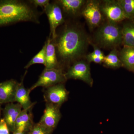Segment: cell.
Listing matches in <instances>:
<instances>
[{"label": "cell", "instance_id": "obj_1", "mask_svg": "<svg viewBox=\"0 0 134 134\" xmlns=\"http://www.w3.org/2000/svg\"><path fill=\"white\" fill-rule=\"evenodd\" d=\"M53 40L59 67L62 69V66H71L79 60L84 53L88 40L77 25L66 24L60 32H56V37Z\"/></svg>", "mask_w": 134, "mask_h": 134}, {"label": "cell", "instance_id": "obj_2", "mask_svg": "<svg viewBox=\"0 0 134 134\" xmlns=\"http://www.w3.org/2000/svg\"><path fill=\"white\" fill-rule=\"evenodd\" d=\"M41 14L29 1L1 0L0 27L23 22L39 24Z\"/></svg>", "mask_w": 134, "mask_h": 134}, {"label": "cell", "instance_id": "obj_3", "mask_svg": "<svg viewBox=\"0 0 134 134\" xmlns=\"http://www.w3.org/2000/svg\"><path fill=\"white\" fill-rule=\"evenodd\" d=\"M96 40L104 48H116L122 43L121 29L115 23L109 21L100 26L96 33Z\"/></svg>", "mask_w": 134, "mask_h": 134}, {"label": "cell", "instance_id": "obj_4", "mask_svg": "<svg viewBox=\"0 0 134 134\" xmlns=\"http://www.w3.org/2000/svg\"><path fill=\"white\" fill-rule=\"evenodd\" d=\"M67 80L65 73L62 69L45 68L38 81L29 90L31 92L37 87L42 86L44 88H47L58 84L63 83Z\"/></svg>", "mask_w": 134, "mask_h": 134}, {"label": "cell", "instance_id": "obj_5", "mask_svg": "<svg viewBox=\"0 0 134 134\" xmlns=\"http://www.w3.org/2000/svg\"><path fill=\"white\" fill-rule=\"evenodd\" d=\"M43 11L48 18L50 25V33L49 37L53 40L56 37L58 26L65 23L63 12L60 7L55 1L50 2Z\"/></svg>", "mask_w": 134, "mask_h": 134}, {"label": "cell", "instance_id": "obj_6", "mask_svg": "<svg viewBox=\"0 0 134 134\" xmlns=\"http://www.w3.org/2000/svg\"><path fill=\"white\" fill-rule=\"evenodd\" d=\"M65 74L67 79H79L85 82L90 86L93 85L90 66L85 61L78 60L73 63L69 67Z\"/></svg>", "mask_w": 134, "mask_h": 134}, {"label": "cell", "instance_id": "obj_7", "mask_svg": "<svg viewBox=\"0 0 134 134\" xmlns=\"http://www.w3.org/2000/svg\"><path fill=\"white\" fill-rule=\"evenodd\" d=\"M44 97L46 103L60 106L68 99L69 92L63 83L44 88Z\"/></svg>", "mask_w": 134, "mask_h": 134}, {"label": "cell", "instance_id": "obj_8", "mask_svg": "<svg viewBox=\"0 0 134 134\" xmlns=\"http://www.w3.org/2000/svg\"><path fill=\"white\" fill-rule=\"evenodd\" d=\"M82 14L92 29L99 26L102 21L103 16L100 5L97 1H88L82 11Z\"/></svg>", "mask_w": 134, "mask_h": 134}, {"label": "cell", "instance_id": "obj_9", "mask_svg": "<svg viewBox=\"0 0 134 134\" xmlns=\"http://www.w3.org/2000/svg\"><path fill=\"white\" fill-rule=\"evenodd\" d=\"M61 117L59 107L46 103L44 114L39 122L53 132L57 127Z\"/></svg>", "mask_w": 134, "mask_h": 134}, {"label": "cell", "instance_id": "obj_10", "mask_svg": "<svg viewBox=\"0 0 134 134\" xmlns=\"http://www.w3.org/2000/svg\"><path fill=\"white\" fill-rule=\"evenodd\" d=\"M100 8L109 21L116 23L127 19L117 1H105L103 5L100 6Z\"/></svg>", "mask_w": 134, "mask_h": 134}, {"label": "cell", "instance_id": "obj_11", "mask_svg": "<svg viewBox=\"0 0 134 134\" xmlns=\"http://www.w3.org/2000/svg\"><path fill=\"white\" fill-rule=\"evenodd\" d=\"M18 82L14 79L0 83V103H13L15 102V96Z\"/></svg>", "mask_w": 134, "mask_h": 134}, {"label": "cell", "instance_id": "obj_12", "mask_svg": "<svg viewBox=\"0 0 134 134\" xmlns=\"http://www.w3.org/2000/svg\"><path fill=\"white\" fill-rule=\"evenodd\" d=\"M22 107L18 103H8L3 109V119L10 132H14L16 121L22 111Z\"/></svg>", "mask_w": 134, "mask_h": 134}, {"label": "cell", "instance_id": "obj_13", "mask_svg": "<svg viewBox=\"0 0 134 134\" xmlns=\"http://www.w3.org/2000/svg\"><path fill=\"white\" fill-rule=\"evenodd\" d=\"M34 124L31 111L22 110L16 121L14 132H29Z\"/></svg>", "mask_w": 134, "mask_h": 134}, {"label": "cell", "instance_id": "obj_14", "mask_svg": "<svg viewBox=\"0 0 134 134\" xmlns=\"http://www.w3.org/2000/svg\"><path fill=\"white\" fill-rule=\"evenodd\" d=\"M29 89H26L24 87L23 83V79L21 82L18 83L15 96V102L21 105L24 110L31 111L35 103H32L30 99Z\"/></svg>", "mask_w": 134, "mask_h": 134}, {"label": "cell", "instance_id": "obj_15", "mask_svg": "<svg viewBox=\"0 0 134 134\" xmlns=\"http://www.w3.org/2000/svg\"><path fill=\"white\" fill-rule=\"evenodd\" d=\"M45 43L46 45L45 68L50 69L60 68L57 58L55 45L53 40L50 37H48Z\"/></svg>", "mask_w": 134, "mask_h": 134}, {"label": "cell", "instance_id": "obj_16", "mask_svg": "<svg viewBox=\"0 0 134 134\" xmlns=\"http://www.w3.org/2000/svg\"><path fill=\"white\" fill-rule=\"evenodd\" d=\"M55 1L60 7L63 12L70 16H75L77 15L85 2L83 0Z\"/></svg>", "mask_w": 134, "mask_h": 134}, {"label": "cell", "instance_id": "obj_17", "mask_svg": "<svg viewBox=\"0 0 134 134\" xmlns=\"http://www.w3.org/2000/svg\"><path fill=\"white\" fill-rule=\"evenodd\" d=\"M119 58L122 66L134 72V48L124 46L121 50Z\"/></svg>", "mask_w": 134, "mask_h": 134}, {"label": "cell", "instance_id": "obj_18", "mask_svg": "<svg viewBox=\"0 0 134 134\" xmlns=\"http://www.w3.org/2000/svg\"><path fill=\"white\" fill-rule=\"evenodd\" d=\"M122 43L124 46L134 48V23L125 24L121 29Z\"/></svg>", "mask_w": 134, "mask_h": 134}, {"label": "cell", "instance_id": "obj_19", "mask_svg": "<svg viewBox=\"0 0 134 134\" xmlns=\"http://www.w3.org/2000/svg\"><path fill=\"white\" fill-rule=\"evenodd\" d=\"M103 62L105 66L110 68H119L122 66L116 48L113 49L109 54L105 56Z\"/></svg>", "mask_w": 134, "mask_h": 134}, {"label": "cell", "instance_id": "obj_20", "mask_svg": "<svg viewBox=\"0 0 134 134\" xmlns=\"http://www.w3.org/2000/svg\"><path fill=\"white\" fill-rule=\"evenodd\" d=\"M122 8L127 19L134 18V0L117 1Z\"/></svg>", "mask_w": 134, "mask_h": 134}, {"label": "cell", "instance_id": "obj_21", "mask_svg": "<svg viewBox=\"0 0 134 134\" xmlns=\"http://www.w3.org/2000/svg\"><path fill=\"white\" fill-rule=\"evenodd\" d=\"M46 48V45L45 43L42 49L27 63V65L24 67V68L27 69L34 64H42L45 66Z\"/></svg>", "mask_w": 134, "mask_h": 134}, {"label": "cell", "instance_id": "obj_22", "mask_svg": "<svg viewBox=\"0 0 134 134\" xmlns=\"http://www.w3.org/2000/svg\"><path fill=\"white\" fill-rule=\"evenodd\" d=\"M52 133L53 132L39 122L34 124L29 132V134H52Z\"/></svg>", "mask_w": 134, "mask_h": 134}, {"label": "cell", "instance_id": "obj_23", "mask_svg": "<svg viewBox=\"0 0 134 134\" xmlns=\"http://www.w3.org/2000/svg\"><path fill=\"white\" fill-rule=\"evenodd\" d=\"M29 1L34 7L36 8L40 7L43 11L50 3L49 0H30Z\"/></svg>", "mask_w": 134, "mask_h": 134}, {"label": "cell", "instance_id": "obj_24", "mask_svg": "<svg viewBox=\"0 0 134 134\" xmlns=\"http://www.w3.org/2000/svg\"><path fill=\"white\" fill-rule=\"evenodd\" d=\"M10 130L3 118L0 120V134H10Z\"/></svg>", "mask_w": 134, "mask_h": 134}, {"label": "cell", "instance_id": "obj_25", "mask_svg": "<svg viewBox=\"0 0 134 134\" xmlns=\"http://www.w3.org/2000/svg\"><path fill=\"white\" fill-rule=\"evenodd\" d=\"M86 58L89 62H93L96 63H99V64L103 62L104 59V58H100V57H97L92 55L91 53L87 55Z\"/></svg>", "mask_w": 134, "mask_h": 134}, {"label": "cell", "instance_id": "obj_26", "mask_svg": "<svg viewBox=\"0 0 134 134\" xmlns=\"http://www.w3.org/2000/svg\"><path fill=\"white\" fill-rule=\"evenodd\" d=\"M92 45L93 47V51L91 53V54L95 55V56H97V57L102 58H104L105 55H104V53L101 51V50L98 48L97 46L92 44Z\"/></svg>", "mask_w": 134, "mask_h": 134}, {"label": "cell", "instance_id": "obj_27", "mask_svg": "<svg viewBox=\"0 0 134 134\" xmlns=\"http://www.w3.org/2000/svg\"><path fill=\"white\" fill-rule=\"evenodd\" d=\"M13 134H29V132H14Z\"/></svg>", "mask_w": 134, "mask_h": 134}, {"label": "cell", "instance_id": "obj_28", "mask_svg": "<svg viewBox=\"0 0 134 134\" xmlns=\"http://www.w3.org/2000/svg\"><path fill=\"white\" fill-rule=\"evenodd\" d=\"M2 104H1V103H0V115H1V105Z\"/></svg>", "mask_w": 134, "mask_h": 134}]
</instances>
